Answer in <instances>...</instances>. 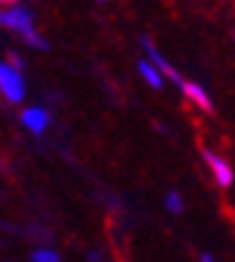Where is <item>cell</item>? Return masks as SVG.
<instances>
[{"label":"cell","instance_id":"cell-1","mask_svg":"<svg viewBox=\"0 0 235 262\" xmlns=\"http://www.w3.org/2000/svg\"><path fill=\"white\" fill-rule=\"evenodd\" d=\"M0 22H3V27H8V29H12V32L19 34L29 46L48 48V41L43 39V36H39L36 29H34V17L27 8H19V5H15V8H5L3 12H0Z\"/></svg>","mask_w":235,"mask_h":262},{"label":"cell","instance_id":"cell-2","mask_svg":"<svg viewBox=\"0 0 235 262\" xmlns=\"http://www.w3.org/2000/svg\"><path fill=\"white\" fill-rule=\"evenodd\" d=\"M0 92H3V96L10 103H22L24 94H27L24 77H22V72H19V68H15L8 60L0 65Z\"/></svg>","mask_w":235,"mask_h":262},{"label":"cell","instance_id":"cell-3","mask_svg":"<svg viewBox=\"0 0 235 262\" xmlns=\"http://www.w3.org/2000/svg\"><path fill=\"white\" fill-rule=\"evenodd\" d=\"M204 161H206V166L212 168V176L214 181L219 183V188H230L233 185V178H235L233 168H230V164L223 157H219L212 149H204Z\"/></svg>","mask_w":235,"mask_h":262},{"label":"cell","instance_id":"cell-4","mask_svg":"<svg viewBox=\"0 0 235 262\" xmlns=\"http://www.w3.org/2000/svg\"><path fill=\"white\" fill-rule=\"evenodd\" d=\"M48 123H51V116H48V111L41 108V106H29V108L22 111V125L27 127L32 135H43Z\"/></svg>","mask_w":235,"mask_h":262},{"label":"cell","instance_id":"cell-5","mask_svg":"<svg viewBox=\"0 0 235 262\" xmlns=\"http://www.w3.org/2000/svg\"><path fill=\"white\" fill-rule=\"evenodd\" d=\"M142 46H144V51H147V56H149V60L154 65H156L158 70L163 72L166 77H171L173 82H175V84H178V87L182 89V84H185V80H182L180 75H178V72H175V68H173V65H168V60H166L163 56H161V53H158L156 48H154V43H151L149 39H147V36H144V39H142Z\"/></svg>","mask_w":235,"mask_h":262},{"label":"cell","instance_id":"cell-6","mask_svg":"<svg viewBox=\"0 0 235 262\" xmlns=\"http://www.w3.org/2000/svg\"><path fill=\"white\" fill-rule=\"evenodd\" d=\"M182 92H185V96H187L195 106H199L202 111H212V99H209V94H206L199 84H195V82H185V84H182Z\"/></svg>","mask_w":235,"mask_h":262},{"label":"cell","instance_id":"cell-7","mask_svg":"<svg viewBox=\"0 0 235 262\" xmlns=\"http://www.w3.org/2000/svg\"><path fill=\"white\" fill-rule=\"evenodd\" d=\"M139 75L147 80V84L154 89H161V84H163V72L158 70L156 65L151 63V60H139Z\"/></svg>","mask_w":235,"mask_h":262},{"label":"cell","instance_id":"cell-8","mask_svg":"<svg viewBox=\"0 0 235 262\" xmlns=\"http://www.w3.org/2000/svg\"><path fill=\"white\" fill-rule=\"evenodd\" d=\"M163 205H166V209H168L171 214H180L182 207H185V202H182V195H180V192L171 190V192H166Z\"/></svg>","mask_w":235,"mask_h":262},{"label":"cell","instance_id":"cell-9","mask_svg":"<svg viewBox=\"0 0 235 262\" xmlns=\"http://www.w3.org/2000/svg\"><path fill=\"white\" fill-rule=\"evenodd\" d=\"M32 262H63L60 260V255L51 250V248H39V250H34L32 253Z\"/></svg>","mask_w":235,"mask_h":262},{"label":"cell","instance_id":"cell-10","mask_svg":"<svg viewBox=\"0 0 235 262\" xmlns=\"http://www.w3.org/2000/svg\"><path fill=\"white\" fill-rule=\"evenodd\" d=\"M8 60H10V63H12V65H15V68H19V70H22V58L17 56V53H10V56H8Z\"/></svg>","mask_w":235,"mask_h":262},{"label":"cell","instance_id":"cell-11","mask_svg":"<svg viewBox=\"0 0 235 262\" xmlns=\"http://www.w3.org/2000/svg\"><path fill=\"white\" fill-rule=\"evenodd\" d=\"M199 262H216V257L212 253H202L199 255Z\"/></svg>","mask_w":235,"mask_h":262},{"label":"cell","instance_id":"cell-12","mask_svg":"<svg viewBox=\"0 0 235 262\" xmlns=\"http://www.w3.org/2000/svg\"><path fill=\"white\" fill-rule=\"evenodd\" d=\"M0 3H3V5H5V8H15V5H19V0H0Z\"/></svg>","mask_w":235,"mask_h":262}]
</instances>
